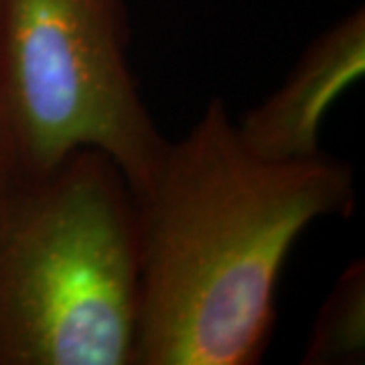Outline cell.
<instances>
[{"label":"cell","mask_w":365,"mask_h":365,"mask_svg":"<svg viewBox=\"0 0 365 365\" xmlns=\"http://www.w3.org/2000/svg\"><path fill=\"white\" fill-rule=\"evenodd\" d=\"M136 195L134 365H254L282 266L314 222L349 211L353 173L325 153L274 163L240 143L220 98L167 140Z\"/></svg>","instance_id":"obj_1"},{"label":"cell","mask_w":365,"mask_h":365,"mask_svg":"<svg viewBox=\"0 0 365 365\" xmlns=\"http://www.w3.org/2000/svg\"><path fill=\"white\" fill-rule=\"evenodd\" d=\"M128 0H0V170L93 148L140 189L167 138L132 76Z\"/></svg>","instance_id":"obj_3"},{"label":"cell","mask_w":365,"mask_h":365,"mask_svg":"<svg viewBox=\"0 0 365 365\" xmlns=\"http://www.w3.org/2000/svg\"><path fill=\"white\" fill-rule=\"evenodd\" d=\"M136 195L81 148L49 169L0 170V365H134Z\"/></svg>","instance_id":"obj_2"},{"label":"cell","mask_w":365,"mask_h":365,"mask_svg":"<svg viewBox=\"0 0 365 365\" xmlns=\"http://www.w3.org/2000/svg\"><path fill=\"white\" fill-rule=\"evenodd\" d=\"M365 71V13L357 9L302 51L278 90L235 122L252 155L292 163L323 155L321 122Z\"/></svg>","instance_id":"obj_4"},{"label":"cell","mask_w":365,"mask_h":365,"mask_svg":"<svg viewBox=\"0 0 365 365\" xmlns=\"http://www.w3.org/2000/svg\"><path fill=\"white\" fill-rule=\"evenodd\" d=\"M365 357V262H351L314 319L300 364L355 365Z\"/></svg>","instance_id":"obj_5"}]
</instances>
